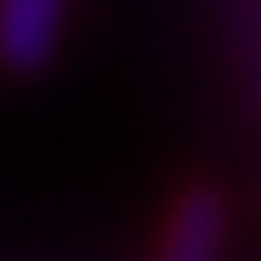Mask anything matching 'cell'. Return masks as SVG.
I'll return each instance as SVG.
<instances>
[{"instance_id": "cell-1", "label": "cell", "mask_w": 261, "mask_h": 261, "mask_svg": "<svg viewBox=\"0 0 261 261\" xmlns=\"http://www.w3.org/2000/svg\"><path fill=\"white\" fill-rule=\"evenodd\" d=\"M70 0H0V64L6 70H41L64 35Z\"/></svg>"}, {"instance_id": "cell-2", "label": "cell", "mask_w": 261, "mask_h": 261, "mask_svg": "<svg viewBox=\"0 0 261 261\" xmlns=\"http://www.w3.org/2000/svg\"><path fill=\"white\" fill-rule=\"evenodd\" d=\"M157 261H221V203L192 192L157 238Z\"/></svg>"}]
</instances>
